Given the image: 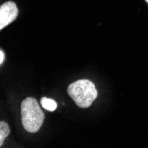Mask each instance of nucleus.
<instances>
[{"mask_svg":"<svg viewBox=\"0 0 148 148\" xmlns=\"http://www.w3.org/2000/svg\"><path fill=\"white\" fill-rule=\"evenodd\" d=\"M21 121L24 129L30 133L37 132L45 120L44 112L34 98H26L21 105Z\"/></svg>","mask_w":148,"mask_h":148,"instance_id":"obj_1","label":"nucleus"},{"mask_svg":"<svg viewBox=\"0 0 148 148\" xmlns=\"http://www.w3.org/2000/svg\"><path fill=\"white\" fill-rule=\"evenodd\" d=\"M69 97L81 108H87L98 97V90L91 81L78 80L69 84L68 88Z\"/></svg>","mask_w":148,"mask_h":148,"instance_id":"obj_2","label":"nucleus"},{"mask_svg":"<svg viewBox=\"0 0 148 148\" xmlns=\"http://www.w3.org/2000/svg\"><path fill=\"white\" fill-rule=\"evenodd\" d=\"M19 14V9L12 1H7L0 7V29H5L10 23L14 21Z\"/></svg>","mask_w":148,"mask_h":148,"instance_id":"obj_3","label":"nucleus"},{"mask_svg":"<svg viewBox=\"0 0 148 148\" xmlns=\"http://www.w3.org/2000/svg\"><path fill=\"white\" fill-rule=\"evenodd\" d=\"M10 133V128L8 126V124L2 121L0 123V146H2L4 144L5 139L8 137Z\"/></svg>","mask_w":148,"mask_h":148,"instance_id":"obj_4","label":"nucleus"},{"mask_svg":"<svg viewBox=\"0 0 148 148\" xmlns=\"http://www.w3.org/2000/svg\"><path fill=\"white\" fill-rule=\"evenodd\" d=\"M41 105L45 109H46L50 112L54 111L57 108V103L53 99H51L48 98H42Z\"/></svg>","mask_w":148,"mask_h":148,"instance_id":"obj_5","label":"nucleus"},{"mask_svg":"<svg viewBox=\"0 0 148 148\" xmlns=\"http://www.w3.org/2000/svg\"><path fill=\"white\" fill-rule=\"evenodd\" d=\"M5 54L4 53L3 50H0V64H1V65L5 61Z\"/></svg>","mask_w":148,"mask_h":148,"instance_id":"obj_6","label":"nucleus"},{"mask_svg":"<svg viewBox=\"0 0 148 148\" xmlns=\"http://www.w3.org/2000/svg\"><path fill=\"white\" fill-rule=\"evenodd\" d=\"M145 1H146V2H147V3H148V0H145Z\"/></svg>","mask_w":148,"mask_h":148,"instance_id":"obj_7","label":"nucleus"}]
</instances>
